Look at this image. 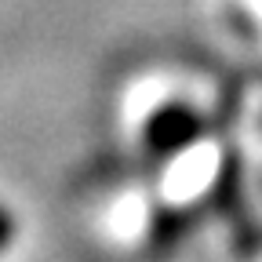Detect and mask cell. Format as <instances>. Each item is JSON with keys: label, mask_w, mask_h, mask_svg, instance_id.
<instances>
[{"label": "cell", "mask_w": 262, "mask_h": 262, "mask_svg": "<svg viewBox=\"0 0 262 262\" xmlns=\"http://www.w3.org/2000/svg\"><path fill=\"white\" fill-rule=\"evenodd\" d=\"M8 241H11V215L0 208V248H4Z\"/></svg>", "instance_id": "cell-1"}]
</instances>
